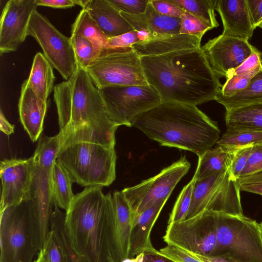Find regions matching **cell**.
I'll return each instance as SVG.
<instances>
[{
  "label": "cell",
  "instance_id": "obj_25",
  "mask_svg": "<svg viewBox=\"0 0 262 262\" xmlns=\"http://www.w3.org/2000/svg\"><path fill=\"white\" fill-rule=\"evenodd\" d=\"M55 78L53 67L43 54L37 53L33 59L30 75L26 80L28 85L39 98L47 102L54 88Z\"/></svg>",
  "mask_w": 262,
  "mask_h": 262
},
{
  "label": "cell",
  "instance_id": "obj_17",
  "mask_svg": "<svg viewBox=\"0 0 262 262\" xmlns=\"http://www.w3.org/2000/svg\"><path fill=\"white\" fill-rule=\"evenodd\" d=\"M34 168L33 157L4 159L1 162V211L30 199Z\"/></svg>",
  "mask_w": 262,
  "mask_h": 262
},
{
  "label": "cell",
  "instance_id": "obj_26",
  "mask_svg": "<svg viewBox=\"0 0 262 262\" xmlns=\"http://www.w3.org/2000/svg\"><path fill=\"white\" fill-rule=\"evenodd\" d=\"M225 121L229 129L262 132V103L226 110Z\"/></svg>",
  "mask_w": 262,
  "mask_h": 262
},
{
  "label": "cell",
  "instance_id": "obj_18",
  "mask_svg": "<svg viewBox=\"0 0 262 262\" xmlns=\"http://www.w3.org/2000/svg\"><path fill=\"white\" fill-rule=\"evenodd\" d=\"M215 10L223 23L222 34L247 40L251 38L255 28L247 0H216Z\"/></svg>",
  "mask_w": 262,
  "mask_h": 262
},
{
  "label": "cell",
  "instance_id": "obj_52",
  "mask_svg": "<svg viewBox=\"0 0 262 262\" xmlns=\"http://www.w3.org/2000/svg\"><path fill=\"white\" fill-rule=\"evenodd\" d=\"M34 262H46V257L43 251V250H41L35 260Z\"/></svg>",
  "mask_w": 262,
  "mask_h": 262
},
{
  "label": "cell",
  "instance_id": "obj_13",
  "mask_svg": "<svg viewBox=\"0 0 262 262\" xmlns=\"http://www.w3.org/2000/svg\"><path fill=\"white\" fill-rule=\"evenodd\" d=\"M100 90L109 116L117 126H132L136 116L162 103L158 93L149 84L116 85Z\"/></svg>",
  "mask_w": 262,
  "mask_h": 262
},
{
  "label": "cell",
  "instance_id": "obj_9",
  "mask_svg": "<svg viewBox=\"0 0 262 262\" xmlns=\"http://www.w3.org/2000/svg\"><path fill=\"white\" fill-rule=\"evenodd\" d=\"M229 166L205 179H192V199L186 219L206 210L232 215L243 214L241 185L232 176Z\"/></svg>",
  "mask_w": 262,
  "mask_h": 262
},
{
  "label": "cell",
  "instance_id": "obj_29",
  "mask_svg": "<svg viewBox=\"0 0 262 262\" xmlns=\"http://www.w3.org/2000/svg\"><path fill=\"white\" fill-rule=\"evenodd\" d=\"M71 178L64 167L56 160L52 172V196L54 204L68 211L74 198Z\"/></svg>",
  "mask_w": 262,
  "mask_h": 262
},
{
  "label": "cell",
  "instance_id": "obj_27",
  "mask_svg": "<svg viewBox=\"0 0 262 262\" xmlns=\"http://www.w3.org/2000/svg\"><path fill=\"white\" fill-rule=\"evenodd\" d=\"M234 151L222 146L211 148L199 156L198 164L193 180L203 179L213 175L230 165Z\"/></svg>",
  "mask_w": 262,
  "mask_h": 262
},
{
  "label": "cell",
  "instance_id": "obj_10",
  "mask_svg": "<svg viewBox=\"0 0 262 262\" xmlns=\"http://www.w3.org/2000/svg\"><path fill=\"white\" fill-rule=\"evenodd\" d=\"M86 70L99 89L116 85L149 84L141 57L132 48L104 49Z\"/></svg>",
  "mask_w": 262,
  "mask_h": 262
},
{
  "label": "cell",
  "instance_id": "obj_57",
  "mask_svg": "<svg viewBox=\"0 0 262 262\" xmlns=\"http://www.w3.org/2000/svg\"><path fill=\"white\" fill-rule=\"evenodd\" d=\"M0 262H3L2 261L0 260Z\"/></svg>",
  "mask_w": 262,
  "mask_h": 262
},
{
  "label": "cell",
  "instance_id": "obj_44",
  "mask_svg": "<svg viewBox=\"0 0 262 262\" xmlns=\"http://www.w3.org/2000/svg\"><path fill=\"white\" fill-rule=\"evenodd\" d=\"M121 262H176L162 254L155 248L147 249L132 258H126Z\"/></svg>",
  "mask_w": 262,
  "mask_h": 262
},
{
  "label": "cell",
  "instance_id": "obj_33",
  "mask_svg": "<svg viewBox=\"0 0 262 262\" xmlns=\"http://www.w3.org/2000/svg\"><path fill=\"white\" fill-rule=\"evenodd\" d=\"M262 142V132L227 128L216 142L218 146L233 151L238 148Z\"/></svg>",
  "mask_w": 262,
  "mask_h": 262
},
{
  "label": "cell",
  "instance_id": "obj_1",
  "mask_svg": "<svg viewBox=\"0 0 262 262\" xmlns=\"http://www.w3.org/2000/svg\"><path fill=\"white\" fill-rule=\"evenodd\" d=\"M61 146L85 142L115 147L117 126L103 95L86 70L77 64L68 80L54 86Z\"/></svg>",
  "mask_w": 262,
  "mask_h": 262
},
{
  "label": "cell",
  "instance_id": "obj_50",
  "mask_svg": "<svg viewBox=\"0 0 262 262\" xmlns=\"http://www.w3.org/2000/svg\"><path fill=\"white\" fill-rule=\"evenodd\" d=\"M241 190L256 193L262 196V183L242 184L241 185Z\"/></svg>",
  "mask_w": 262,
  "mask_h": 262
},
{
  "label": "cell",
  "instance_id": "obj_47",
  "mask_svg": "<svg viewBox=\"0 0 262 262\" xmlns=\"http://www.w3.org/2000/svg\"><path fill=\"white\" fill-rule=\"evenodd\" d=\"M247 5L254 28L262 21V0H247Z\"/></svg>",
  "mask_w": 262,
  "mask_h": 262
},
{
  "label": "cell",
  "instance_id": "obj_20",
  "mask_svg": "<svg viewBox=\"0 0 262 262\" xmlns=\"http://www.w3.org/2000/svg\"><path fill=\"white\" fill-rule=\"evenodd\" d=\"M18 106L20 120L25 129L31 140L36 141L42 130L47 102L39 98L25 80L21 85Z\"/></svg>",
  "mask_w": 262,
  "mask_h": 262
},
{
  "label": "cell",
  "instance_id": "obj_2",
  "mask_svg": "<svg viewBox=\"0 0 262 262\" xmlns=\"http://www.w3.org/2000/svg\"><path fill=\"white\" fill-rule=\"evenodd\" d=\"M148 84L162 102L196 106L215 100L222 85L201 48L141 57Z\"/></svg>",
  "mask_w": 262,
  "mask_h": 262
},
{
  "label": "cell",
  "instance_id": "obj_28",
  "mask_svg": "<svg viewBox=\"0 0 262 262\" xmlns=\"http://www.w3.org/2000/svg\"><path fill=\"white\" fill-rule=\"evenodd\" d=\"M215 100L222 104L226 110L262 103V69L253 77L246 88L228 97L217 95Z\"/></svg>",
  "mask_w": 262,
  "mask_h": 262
},
{
  "label": "cell",
  "instance_id": "obj_4",
  "mask_svg": "<svg viewBox=\"0 0 262 262\" xmlns=\"http://www.w3.org/2000/svg\"><path fill=\"white\" fill-rule=\"evenodd\" d=\"M112 196L102 187H87L75 195L64 217V228L73 251L86 262H115L112 227Z\"/></svg>",
  "mask_w": 262,
  "mask_h": 262
},
{
  "label": "cell",
  "instance_id": "obj_49",
  "mask_svg": "<svg viewBox=\"0 0 262 262\" xmlns=\"http://www.w3.org/2000/svg\"><path fill=\"white\" fill-rule=\"evenodd\" d=\"M0 129L7 136L13 133L14 129V126L8 122L2 110L0 113Z\"/></svg>",
  "mask_w": 262,
  "mask_h": 262
},
{
  "label": "cell",
  "instance_id": "obj_54",
  "mask_svg": "<svg viewBox=\"0 0 262 262\" xmlns=\"http://www.w3.org/2000/svg\"><path fill=\"white\" fill-rule=\"evenodd\" d=\"M258 27L262 28V21L260 23Z\"/></svg>",
  "mask_w": 262,
  "mask_h": 262
},
{
  "label": "cell",
  "instance_id": "obj_41",
  "mask_svg": "<svg viewBox=\"0 0 262 262\" xmlns=\"http://www.w3.org/2000/svg\"><path fill=\"white\" fill-rule=\"evenodd\" d=\"M119 12L137 15L144 13L150 0H108Z\"/></svg>",
  "mask_w": 262,
  "mask_h": 262
},
{
  "label": "cell",
  "instance_id": "obj_12",
  "mask_svg": "<svg viewBox=\"0 0 262 262\" xmlns=\"http://www.w3.org/2000/svg\"><path fill=\"white\" fill-rule=\"evenodd\" d=\"M27 35L36 40L45 57L65 80L72 76L77 62L71 38L62 34L37 10L30 18Z\"/></svg>",
  "mask_w": 262,
  "mask_h": 262
},
{
  "label": "cell",
  "instance_id": "obj_48",
  "mask_svg": "<svg viewBox=\"0 0 262 262\" xmlns=\"http://www.w3.org/2000/svg\"><path fill=\"white\" fill-rule=\"evenodd\" d=\"M37 6L49 7L55 9H66L74 6L75 0H35Z\"/></svg>",
  "mask_w": 262,
  "mask_h": 262
},
{
  "label": "cell",
  "instance_id": "obj_16",
  "mask_svg": "<svg viewBox=\"0 0 262 262\" xmlns=\"http://www.w3.org/2000/svg\"><path fill=\"white\" fill-rule=\"evenodd\" d=\"M35 0H10L0 21V53L16 51L27 35L30 18L37 10Z\"/></svg>",
  "mask_w": 262,
  "mask_h": 262
},
{
  "label": "cell",
  "instance_id": "obj_30",
  "mask_svg": "<svg viewBox=\"0 0 262 262\" xmlns=\"http://www.w3.org/2000/svg\"><path fill=\"white\" fill-rule=\"evenodd\" d=\"M71 34L78 35L91 41L102 51L108 48V37L103 33L85 9H82L71 27Z\"/></svg>",
  "mask_w": 262,
  "mask_h": 262
},
{
  "label": "cell",
  "instance_id": "obj_15",
  "mask_svg": "<svg viewBox=\"0 0 262 262\" xmlns=\"http://www.w3.org/2000/svg\"><path fill=\"white\" fill-rule=\"evenodd\" d=\"M201 48L219 78L226 77L231 70L239 67L258 50L247 40L222 34L209 40Z\"/></svg>",
  "mask_w": 262,
  "mask_h": 262
},
{
  "label": "cell",
  "instance_id": "obj_5",
  "mask_svg": "<svg viewBox=\"0 0 262 262\" xmlns=\"http://www.w3.org/2000/svg\"><path fill=\"white\" fill-rule=\"evenodd\" d=\"M115 147L80 142L60 147L56 157L73 182L87 187L108 186L116 179Z\"/></svg>",
  "mask_w": 262,
  "mask_h": 262
},
{
  "label": "cell",
  "instance_id": "obj_14",
  "mask_svg": "<svg viewBox=\"0 0 262 262\" xmlns=\"http://www.w3.org/2000/svg\"><path fill=\"white\" fill-rule=\"evenodd\" d=\"M190 167V164L184 156L155 176L122 190L130 207L132 217L144 211L157 202L167 200Z\"/></svg>",
  "mask_w": 262,
  "mask_h": 262
},
{
  "label": "cell",
  "instance_id": "obj_56",
  "mask_svg": "<svg viewBox=\"0 0 262 262\" xmlns=\"http://www.w3.org/2000/svg\"><path fill=\"white\" fill-rule=\"evenodd\" d=\"M260 224H261V226H262V222L260 223Z\"/></svg>",
  "mask_w": 262,
  "mask_h": 262
},
{
  "label": "cell",
  "instance_id": "obj_11",
  "mask_svg": "<svg viewBox=\"0 0 262 262\" xmlns=\"http://www.w3.org/2000/svg\"><path fill=\"white\" fill-rule=\"evenodd\" d=\"M163 240L192 253L214 256L217 239L215 212L204 210L183 221L168 224Z\"/></svg>",
  "mask_w": 262,
  "mask_h": 262
},
{
  "label": "cell",
  "instance_id": "obj_7",
  "mask_svg": "<svg viewBox=\"0 0 262 262\" xmlns=\"http://www.w3.org/2000/svg\"><path fill=\"white\" fill-rule=\"evenodd\" d=\"M214 256L232 262H262V226L243 215L215 212Z\"/></svg>",
  "mask_w": 262,
  "mask_h": 262
},
{
  "label": "cell",
  "instance_id": "obj_36",
  "mask_svg": "<svg viewBox=\"0 0 262 262\" xmlns=\"http://www.w3.org/2000/svg\"><path fill=\"white\" fill-rule=\"evenodd\" d=\"M261 69L260 64L249 72L228 77L217 95L228 97L243 90L248 86L253 77Z\"/></svg>",
  "mask_w": 262,
  "mask_h": 262
},
{
  "label": "cell",
  "instance_id": "obj_37",
  "mask_svg": "<svg viewBox=\"0 0 262 262\" xmlns=\"http://www.w3.org/2000/svg\"><path fill=\"white\" fill-rule=\"evenodd\" d=\"M180 33L203 37L211 28L191 14L184 11L181 17Z\"/></svg>",
  "mask_w": 262,
  "mask_h": 262
},
{
  "label": "cell",
  "instance_id": "obj_3",
  "mask_svg": "<svg viewBox=\"0 0 262 262\" xmlns=\"http://www.w3.org/2000/svg\"><path fill=\"white\" fill-rule=\"evenodd\" d=\"M132 126L161 145L189 150L198 157L220 139V130L196 106L162 102L133 120Z\"/></svg>",
  "mask_w": 262,
  "mask_h": 262
},
{
  "label": "cell",
  "instance_id": "obj_45",
  "mask_svg": "<svg viewBox=\"0 0 262 262\" xmlns=\"http://www.w3.org/2000/svg\"><path fill=\"white\" fill-rule=\"evenodd\" d=\"M155 10L160 14L172 17L181 18L184 11L168 0H150Z\"/></svg>",
  "mask_w": 262,
  "mask_h": 262
},
{
  "label": "cell",
  "instance_id": "obj_51",
  "mask_svg": "<svg viewBox=\"0 0 262 262\" xmlns=\"http://www.w3.org/2000/svg\"><path fill=\"white\" fill-rule=\"evenodd\" d=\"M237 181L241 185L247 183H262V171L251 176L238 179Z\"/></svg>",
  "mask_w": 262,
  "mask_h": 262
},
{
  "label": "cell",
  "instance_id": "obj_31",
  "mask_svg": "<svg viewBox=\"0 0 262 262\" xmlns=\"http://www.w3.org/2000/svg\"><path fill=\"white\" fill-rule=\"evenodd\" d=\"M198 18L211 29L216 28L219 24L214 12L216 0H168Z\"/></svg>",
  "mask_w": 262,
  "mask_h": 262
},
{
  "label": "cell",
  "instance_id": "obj_42",
  "mask_svg": "<svg viewBox=\"0 0 262 262\" xmlns=\"http://www.w3.org/2000/svg\"><path fill=\"white\" fill-rule=\"evenodd\" d=\"M159 251L176 262H203L190 252L172 245L167 244Z\"/></svg>",
  "mask_w": 262,
  "mask_h": 262
},
{
  "label": "cell",
  "instance_id": "obj_24",
  "mask_svg": "<svg viewBox=\"0 0 262 262\" xmlns=\"http://www.w3.org/2000/svg\"><path fill=\"white\" fill-rule=\"evenodd\" d=\"M83 9L87 10L108 38L135 30L108 0H89Z\"/></svg>",
  "mask_w": 262,
  "mask_h": 262
},
{
  "label": "cell",
  "instance_id": "obj_53",
  "mask_svg": "<svg viewBox=\"0 0 262 262\" xmlns=\"http://www.w3.org/2000/svg\"><path fill=\"white\" fill-rule=\"evenodd\" d=\"M89 0H75V4L79 5L83 8H84L87 4Z\"/></svg>",
  "mask_w": 262,
  "mask_h": 262
},
{
  "label": "cell",
  "instance_id": "obj_55",
  "mask_svg": "<svg viewBox=\"0 0 262 262\" xmlns=\"http://www.w3.org/2000/svg\"><path fill=\"white\" fill-rule=\"evenodd\" d=\"M260 64H261V68H262V60L261 61Z\"/></svg>",
  "mask_w": 262,
  "mask_h": 262
},
{
  "label": "cell",
  "instance_id": "obj_6",
  "mask_svg": "<svg viewBox=\"0 0 262 262\" xmlns=\"http://www.w3.org/2000/svg\"><path fill=\"white\" fill-rule=\"evenodd\" d=\"M0 241V260L34 262L40 251L31 199L1 211Z\"/></svg>",
  "mask_w": 262,
  "mask_h": 262
},
{
  "label": "cell",
  "instance_id": "obj_34",
  "mask_svg": "<svg viewBox=\"0 0 262 262\" xmlns=\"http://www.w3.org/2000/svg\"><path fill=\"white\" fill-rule=\"evenodd\" d=\"M70 38L77 64L86 70L92 62L99 56L102 51L91 41L82 36L71 34Z\"/></svg>",
  "mask_w": 262,
  "mask_h": 262
},
{
  "label": "cell",
  "instance_id": "obj_23",
  "mask_svg": "<svg viewBox=\"0 0 262 262\" xmlns=\"http://www.w3.org/2000/svg\"><path fill=\"white\" fill-rule=\"evenodd\" d=\"M202 38L181 33L169 34L139 41L132 48L140 57L157 56L181 50L200 48Z\"/></svg>",
  "mask_w": 262,
  "mask_h": 262
},
{
  "label": "cell",
  "instance_id": "obj_43",
  "mask_svg": "<svg viewBox=\"0 0 262 262\" xmlns=\"http://www.w3.org/2000/svg\"><path fill=\"white\" fill-rule=\"evenodd\" d=\"M140 41L138 31H132L113 37L109 38L107 41L108 48H132V46Z\"/></svg>",
  "mask_w": 262,
  "mask_h": 262
},
{
  "label": "cell",
  "instance_id": "obj_21",
  "mask_svg": "<svg viewBox=\"0 0 262 262\" xmlns=\"http://www.w3.org/2000/svg\"><path fill=\"white\" fill-rule=\"evenodd\" d=\"M135 30L148 32L150 38L180 33L181 18L163 15L158 12L150 0L144 13L133 15L121 12Z\"/></svg>",
  "mask_w": 262,
  "mask_h": 262
},
{
  "label": "cell",
  "instance_id": "obj_39",
  "mask_svg": "<svg viewBox=\"0 0 262 262\" xmlns=\"http://www.w3.org/2000/svg\"><path fill=\"white\" fill-rule=\"evenodd\" d=\"M253 145H248L237 149L234 154L230 162L229 169L232 176L237 180L245 168Z\"/></svg>",
  "mask_w": 262,
  "mask_h": 262
},
{
  "label": "cell",
  "instance_id": "obj_40",
  "mask_svg": "<svg viewBox=\"0 0 262 262\" xmlns=\"http://www.w3.org/2000/svg\"><path fill=\"white\" fill-rule=\"evenodd\" d=\"M46 262H65L62 251L53 230L50 229L43 249Z\"/></svg>",
  "mask_w": 262,
  "mask_h": 262
},
{
  "label": "cell",
  "instance_id": "obj_19",
  "mask_svg": "<svg viewBox=\"0 0 262 262\" xmlns=\"http://www.w3.org/2000/svg\"><path fill=\"white\" fill-rule=\"evenodd\" d=\"M114 216L112 233L115 262L128 258L132 226V210L122 191H115L112 196Z\"/></svg>",
  "mask_w": 262,
  "mask_h": 262
},
{
  "label": "cell",
  "instance_id": "obj_46",
  "mask_svg": "<svg viewBox=\"0 0 262 262\" xmlns=\"http://www.w3.org/2000/svg\"><path fill=\"white\" fill-rule=\"evenodd\" d=\"M261 53L258 50L253 52L242 64L237 68L231 70L226 78L235 75L250 71L260 64Z\"/></svg>",
  "mask_w": 262,
  "mask_h": 262
},
{
  "label": "cell",
  "instance_id": "obj_38",
  "mask_svg": "<svg viewBox=\"0 0 262 262\" xmlns=\"http://www.w3.org/2000/svg\"><path fill=\"white\" fill-rule=\"evenodd\" d=\"M261 171L262 142L253 145L247 164L238 179L251 176Z\"/></svg>",
  "mask_w": 262,
  "mask_h": 262
},
{
  "label": "cell",
  "instance_id": "obj_22",
  "mask_svg": "<svg viewBox=\"0 0 262 262\" xmlns=\"http://www.w3.org/2000/svg\"><path fill=\"white\" fill-rule=\"evenodd\" d=\"M167 200L156 202L141 213L132 217L128 258L154 248L150 239L152 228Z\"/></svg>",
  "mask_w": 262,
  "mask_h": 262
},
{
  "label": "cell",
  "instance_id": "obj_8",
  "mask_svg": "<svg viewBox=\"0 0 262 262\" xmlns=\"http://www.w3.org/2000/svg\"><path fill=\"white\" fill-rule=\"evenodd\" d=\"M61 146L59 133L53 137H40L33 157L34 168L30 199L34 205L38 247L42 250L50 231L54 206L52 172Z\"/></svg>",
  "mask_w": 262,
  "mask_h": 262
},
{
  "label": "cell",
  "instance_id": "obj_32",
  "mask_svg": "<svg viewBox=\"0 0 262 262\" xmlns=\"http://www.w3.org/2000/svg\"><path fill=\"white\" fill-rule=\"evenodd\" d=\"M65 213L56 205L50 217V229L54 232L61 248L65 262H86L72 249L64 228Z\"/></svg>",
  "mask_w": 262,
  "mask_h": 262
},
{
  "label": "cell",
  "instance_id": "obj_35",
  "mask_svg": "<svg viewBox=\"0 0 262 262\" xmlns=\"http://www.w3.org/2000/svg\"><path fill=\"white\" fill-rule=\"evenodd\" d=\"M193 186L192 179L182 190L170 214L168 224L186 219L191 202Z\"/></svg>",
  "mask_w": 262,
  "mask_h": 262
}]
</instances>
